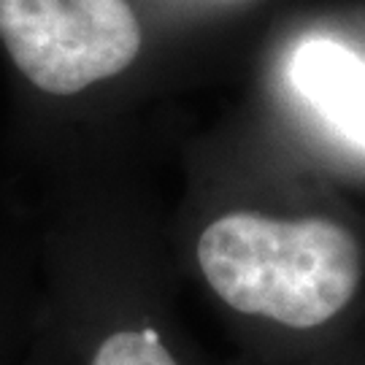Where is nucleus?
Returning <instances> with one entry per match:
<instances>
[{"label":"nucleus","mask_w":365,"mask_h":365,"mask_svg":"<svg viewBox=\"0 0 365 365\" xmlns=\"http://www.w3.org/2000/svg\"><path fill=\"white\" fill-rule=\"evenodd\" d=\"M197 262L230 309L298 330L346 309L363 279L360 247L346 227L255 211L211 222L197 241Z\"/></svg>","instance_id":"obj_1"},{"label":"nucleus","mask_w":365,"mask_h":365,"mask_svg":"<svg viewBox=\"0 0 365 365\" xmlns=\"http://www.w3.org/2000/svg\"><path fill=\"white\" fill-rule=\"evenodd\" d=\"M0 41L38 90L73 95L122 73L144 36L128 0H0Z\"/></svg>","instance_id":"obj_2"},{"label":"nucleus","mask_w":365,"mask_h":365,"mask_svg":"<svg viewBox=\"0 0 365 365\" xmlns=\"http://www.w3.org/2000/svg\"><path fill=\"white\" fill-rule=\"evenodd\" d=\"M289 78L327 125L365 149V60L360 54L339 41L312 38L292 54Z\"/></svg>","instance_id":"obj_3"},{"label":"nucleus","mask_w":365,"mask_h":365,"mask_svg":"<svg viewBox=\"0 0 365 365\" xmlns=\"http://www.w3.org/2000/svg\"><path fill=\"white\" fill-rule=\"evenodd\" d=\"M92 365H176L155 330H119L101 344Z\"/></svg>","instance_id":"obj_4"}]
</instances>
